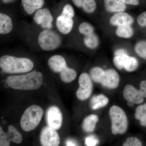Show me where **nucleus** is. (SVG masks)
<instances>
[{
	"mask_svg": "<svg viewBox=\"0 0 146 146\" xmlns=\"http://www.w3.org/2000/svg\"><path fill=\"white\" fill-rule=\"evenodd\" d=\"M6 81L9 87L16 90H36L43 84V75L34 70L24 74L9 76Z\"/></svg>",
	"mask_w": 146,
	"mask_h": 146,
	"instance_id": "1",
	"label": "nucleus"
},
{
	"mask_svg": "<svg viewBox=\"0 0 146 146\" xmlns=\"http://www.w3.org/2000/svg\"><path fill=\"white\" fill-rule=\"evenodd\" d=\"M34 67L31 60L27 58L16 57L3 55L0 58V67L7 74H21L29 72Z\"/></svg>",
	"mask_w": 146,
	"mask_h": 146,
	"instance_id": "2",
	"label": "nucleus"
},
{
	"mask_svg": "<svg viewBox=\"0 0 146 146\" xmlns=\"http://www.w3.org/2000/svg\"><path fill=\"white\" fill-rule=\"evenodd\" d=\"M44 111L39 106L32 105L28 108L21 117V126L25 131H30L37 127L43 117Z\"/></svg>",
	"mask_w": 146,
	"mask_h": 146,
	"instance_id": "3",
	"label": "nucleus"
},
{
	"mask_svg": "<svg viewBox=\"0 0 146 146\" xmlns=\"http://www.w3.org/2000/svg\"><path fill=\"white\" fill-rule=\"evenodd\" d=\"M109 116L111 120V130L114 135L123 134L128 128V120L125 112L121 108L113 106L110 109Z\"/></svg>",
	"mask_w": 146,
	"mask_h": 146,
	"instance_id": "4",
	"label": "nucleus"
},
{
	"mask_svg": "<svg viewBox=\"0 0 146 146\" xmlns=\"http://www.w3.org/2000/svg\"><path fill=\"white\" fill-rule=\"evenodd\" d=\"M39 47L43 50L50 51L58 48L61 43L60 36L50 29H45L41 32L38 36Z\"/></svg>",
	"mask_w": 146,
	"mask_h": 146,
	"instance_id": "5",
	"label": "nucleus"
},
{
	"mask_svg": "<svg viewBox=\"0 0 146 146\" xmlns=\"http://www.w3.org/2000/svg\"><path fill=\"white\" fill-rule=\"evenodd\" d=\"M79 87L76 93L78 98L80 100H85L90 97L92 92L93 84L90 76L83 73L79 78Z\"/></svg>",
	"mask_w": 146,
	"mask_h": 146,
	"instance_id": "6",
	"label": "nucleus"
},
{
	"mask_svg": "<svg viewBox=\"0 0 146 146\" xmlns=\"http://www.w3.org/2000/svg\"><path fill=\"white\" fill-rule=\"evenodd\" d=\"M23 139L22 135L13 126H9L7 133L3 131L1 127H0V146H9L11 142L20 144Z\"/></svg>",
	"mask_w": 146,
	"mask_h": 146,
	"instance_id": "7",
	"label": "nucleus"
},
{
	"mask_svg": "<svg viewBox=\"0 0 146 146\" xmlns=\"http://www.w3.org/2000/svg\"><path fill=\"white\" fill-rule=\"evenodd\" d=\"M55 129L48 126L43 128L40 136V141L43 146H57L60 144V138Z\"/></svg>",
	"mask_w": 146,
	"mask_h": 146,
	"instance_id": "8",
	"label": "nucleus"
},
{
	"mask_svg": "<svg viewBox=\"0 0 146 146\" xmlns=\"http://www.w3.org/2000/svg\"><path fill=\"white\" fill-rule=\"evenodd\" d=\"M33 19L37 25L43 29H50L53 27V17L48 9L41 8L36 11Z\"/></svg>",
	"mask_w": 146,
	"mask_h": 146,
	"instance_id": "9",
	"label": "nucleus"
},
{
	"mask_svg": "<svg viewBox=\"0 0 146 146\" xmlns=\"http://www.w3.org/2000/svg\"><path fill=\"white\" fill-rule=\"evenodd\" d=\"M46 119L48 126L50 127L55 130H58L61 127L63 117L60 109L56 106H51L48 109Z\"/></svg>",
	"mask_w": 146,
	"mask_h": 146,
	"instance_id": "10",
	"label": "nucleus"
},
{
	"mask_svg": "<svg viewBox=\"0 0 146 146\" xmlns=\"http://www.w3.org/2000/svg\"><path fill=\"white\" fill-rule=\"evenodd\" d=\"M124 98L127 102L133 104H140L144 101V97L141 95L139 90L132 85H126L123 92Z\"/></svg>",
	"mask_w": 146,
	"mask_h": 146,
	"instance_id": "11",
	"label": "nucleus"
},
{
	"mask_svg": "<svg viewBox=\"0 0 146 146\" xmlns=\"http://www.w3.org/2000/svg\"><path fill=\"white\" fill-rule=\"evenodd\" d=\"M56 25L58 31L63 35L69 34L72 31L74 25L72 18L60 14L56 19Z\"/></svg>",
	"mask_w": 146,
	"mask_h": 146,
	"instance_id": "12",
	"label": "nucleus"
},
{
	"mask_svg": "<svg viewBox=\"0 0 146 146\" xmlns=\"http://www.w3.org/2000/svg\"><path fill=\"white\" fill-rule=\"evenodd\" d=\"M119 82V76L117 72L113 69L105 71L104 79L102 82L103 86L110 89H115Z\"/></svg>",
	"mask_w": 146,
	"mask_h": 146,
	"instance_id": "13",
	"label": "nucleus"
},
{
	"mask_svg": "<svg viewBox=\"0 0 146 146\" xmlns=\"http://www.w3.org/2000/svg\"><path fill=\"white\" fill-rule=\"evenodd\" d=\"M48 65L50 70L56 73H60L67 66L64 58L59 55H55L50 57Z\"/></svg>",
	"mask_w": 146,
	"mask_h": 146,
	"instance_id": "14",
	"label": "nucleus"
},
{
	"mask_svg": "<svg viewBox=\"0 0 146 146\" xmlns=\"http://www.w3.org/2000/svg\"><path fill=\"white\" fill-rule=\"evenodd\" d=\"M133 22V18L129 14L125 12L116 13L111 17L110 23L111 25L118 27L123 25H131Z\"/></svg>",
	"mask_w": 146,
	"mask_h": 146,
	"instance_id": "15",
	"label": "nucleus"
},
{
	"mask_svg": "<svg viewBox=\"0 0 146 146\" xmlns=\"http://www.w3.org/2000/svg\"><path fill=\"white\" fill-rule=\"evenodd\" d=\"M22 4L25 11L30 15L42 8L44 0H22Z\"/></svg>",
	"mask_w": 146,
	"mask_h": 146,
	"instance_id": "16",
	"label": "nucleus"
},
{
	"mask_svg": "<svg viewBox=\"0 0 146 146\" xmlns=\"http://www.w3.org/2000/svg\"><path fill=\"white\" fill-rule=\"evenodd\" d=\"M13 28V23L10 17L5 13H0V34H9Z\"/></svg>",
	"mask_w": 146,
	"mask_h": 146,
	"instance_id": "17",
	"label": "nucleus"
},
{
	"mask_svg": "<svg viewBox=\"0 0 146 146\" xmlns=\"http://www.w3.org/2000/svg\"><path fill=\"white\" fill-rule=\"evenodd\" d=\"M106 9L108 12H123L125 10L126 6L119 0H104Z\"/></svg>",
	"mask_w": 146,
	"mask_h": 146,
	"instance_id": "18",
	"label": "nucleus"
},
{
	"mask_svg": "<svg viewBox=\"0 0 146 146\" xmlns=\"http://www.w3.org/2000/svg\"><path fill=\"white\" fill-rule=\"evenodd\" d=\"M73 3L78 8H82L85 12L92 13L96 9L95 0H72Z\"/></svg>",
	"mask_w": 146,
	"mask_h": 146,
	"instance_id": "19",
	"label": "nucleus"
},
{
	"mask_svg": "<svg viewBox=\"0 0 146 146\" xmlns=\"http://www.w3.org/2000/svg\"><path fill=\"white\" fill-rule=\"evenodd\" d=\"M113 62L118 69L121 70L124 68L129 56L127 53L123 49H119L116 51Z\"/></svg>",
	"mask_w": 146,
	"mask_h": 146,
	"instance_id": "20",
	"label": "nucleus"
},
{
	"mask_svg": "<svg viewBox=\"0 0 146 146\" xmlns=\"http://www.w3.org/2000/svg\"><path fill=\"white\" fill-rule=\"evenodd\" d=\"M98 121V117L96 115H89L84 120L82 128L86 132H92L95 129Z\"/></svg>",
	"mask_w": 146,
	"mask_h": 146,
	"instance_id": "21",
	"label": "nucleus"
},
{
	"mask_svg": "<svg viewBox=\"0 0 146 146\" xmlns=\"http://www.w3.org/2000/svg\"><path fill=\"white\" fill-rule=\"evenodd\" d=\"M109 102L107 97L103 95H99L95 96L91 99V106L93 110H97L104 107Z\"/></svg>",
	"mask_w": 146,
	"mask_h": 146,
	"instance_id": "22",
	"label": "nucleus"
},
{
	"mask_svg": "<svg viewBox=\"0 0 146 146\" xmlns=\"http://www.w3.org/2000/svg\"><path fill=\"white\" fill-rule=\"evenodd\" d=\"M60 78L63 82L70 83L74 80L77 76V74L74 69L66 67L60 73Z\"/></svg>",
	"mask_w": 146,
	"mask_h": 146,
	"instance_id": "23",
	"label": "nucleus"
},
{
	"mask_svg": "<svg viewBox=\"0 0 146 146\" xmlns=\"http://www.w3.org/2000/svg\"><path fill=\"white\" fill-rule=\"evenodd\" d=\"M105 75V71L99 67H94L90 70V77L96 83L101 84L104 79Z\"/></svg>",
	"mask_w": 146,
	"mask_h": 146,
	"instance_id": "24",
	"label": "nucleus"
},
{
	"mask_svg": "<svg viewBox=\"0 0 146 146\" xmlns=\"http://www.w3.org/2000/svg\"><path fill=\"white\" fill-rule=\"evenodd\" d=\"M135 117L137 120H140L141 125L146 126V103L136 108Z\"/></svg>",
	"mask_w": 146,
	"mask_h": 146,
	"instance_id": "25",
	"label": "nucleus"
},
{
	"mask_svg": "<svg viewBox=\"0 0 146 146\" xmlns=\"http://www.w3.org/2000/svg\"><path fill=\"white\" fill-rule=\"evenodd\" d=\"M118 36L123 38H130L133 34V31L130 25H123L118 27L116 31Z\"/></svg>",
	"mask_w": 146,
	"mask_h": 146,
	"instance_id": "26",
	"label": "nucleus"
},
{
	"mask_svg": "<svg viewBox=\"0 0 146 146\" xmlns=\"http://www.w3.org/2000/svg\"><path fill=\"white\" fill-rule=\"evenodd\" d=\"M84 42L87 48L90 49H94L96 48L98 45V38L96 34L93 33L85 36L84 39Z\"/></svg>",
	"mask_w": 146,
	"mask_h": 146,
	"instance_id": "27",
	"label": "nucleus"
},
{
	"mask_svg": "<svg viewBox=\"0 0 146 146\" xmlns=\"http://www.w3.org/2000/svg\"><path fill=\"white\" fill-rule=\"evenodd\" d=\"M138 65V60L135 58L129 56L124 68L128 72H132L137 69Z\"/></svg>",
	"mask_w": 146,
	"mask_h": 146,
	"instance_id": "28",
	"label": "nucleus"
},
{
	"mask_svg": "<svg viewBox=\"0 0 146 146\" xmlns=\"http://www.w3.org/2000/svg\"><path fill=\"white\" fill-rule=\"evenodd\" d=\"M135 50L140 57L146 60V41L138 42L135 46Z\"/></svg>",
	"mask_w": 146,
	"mask_h": 146,
	"instance_id": "29",
	"label": "nucleus"
},
{
	"mask_svg": "<svg viewBox=\"0 0 146 146\" xmlns=\"http://www.w3.org/2000/svg\"><path fill=\"white\" fill-rule=\"evenodd\" d=\"M79 31L82 34L87 36L94 33V28L90 24L85 22L80 24L79 27Z\"/></svg>",
	"mask_w": 146,
	"mask_h": 146,
	"instance_id": "30",
	"label": "nucleus"
},
{
	"mask_svg": "<svg viewBox=\"0 0 146 146\" xmlns=\"http://www.w3.org/2000/svg\"><path fill=\"white\" fill-rule=\"evenodd\" d=\"M123 146H141L142 143L141 141L136 137H129L126 139L123 144Z\"/></svg>",
	"mask_w": 146,
	"mask_h": 146,
	"instance_id": "31",
	"label": "nucleus"
},
{
	"mask_svg": "<svg viewBox=\"0 0 146 146\" xmlns=\"http://www.w3.org/2000/svg\"><path fill=\"white\" fill-rule=\"evenodd\" d=\"M61 15L70 18H73L74 16V11L72 7L70 4H67L63 7Z\"/></svg>",
	"mask_w": 146,
	"mask_h": 146,
	"instance_id": "32",
	"label": "nucleus"
},
{
	"mask_svg": "<svg viewBox=\"0 0 146 146\" xmlns=\"http://www.w3.org/2000/svg\"><path fill=\"white\" fill-rule=\"evenodd\" d=\"M98 142V140L95 136H88L85 139V143L86 146H96Z\"/></svg>",
	"mask_w": 146,
	"mask_h": 146,
	"instance_id": "33",
	"label": "nucleus"
},
{
	"mask_svg": "<svg viewBox=\"0 0 146 146\" xmlns=\"http://www.w3.org/2000/svg\"><path fill=\"white\" fill-rule=\"evenodd\" d=\"M137 21L141 27H146V11L143 12L138 16Z\"/></svg>",
	"mask_w": 146,
	"mask_h": 146,
	"instance_id": "34",
	"label": "nucleus"
},
{
	"mask_svg": "<svg viewBox=\"0 0 146 146\" xmlns=\"http://www.w3.org/2000/svg\"><path fill=\"white\" fill-rule=\"evenodd\" d=\"M139 91L144 98H146V80H143L141 82Z\"/></svg>",
	"mask_w": 146,
	"mask_h": 146,
	"instance_id": "35",
	"label": "nucleus"
},
{
	"mask_svg": "<svg viewBox=\"0 0 146 146\" xmlns=\"http://www.w3.org/2000/svg\"><path fill=\"white\" fill-rule=\"evenodd\" d=\"M124 4L137 5L139 4V0H119Z\"/></svg>",
	"mask_w": 146,
	"mask_h": 146,
	"instance_id": "36",
	"label": "nucleus"
},
{
	"mask_svg": "<svg viewBox=\"0 0 146 146\" xmlns=\"http://www.w3.org/2000/svg\"><path fill=\"white\" fill-rule=\"evenodd\" d=\"M66 145L68 146L77 145H76V143H74V141H71V140H69V141H66Z\"/></svg>",
	"mask_w": 146,
	"mask_h": 146,
	"instance_id": "37",
	"label": "nucleus"
},
{
	"mask_svg": "<svg viewBox=\"0 0 146 146\" xmlns=\"http://www.w3.org/2000/svg\"><path fill=\"white\" fill-rule=\"evenodd\" d=\"M3 3H8L12 2L13 0H2Z\"/></svg>",
	"mask_w": 146,
	"mask_h": 146,
	"instance_id": "38",
	"label": "nucleus"
},
{
	"mask_svg": "<svg viewBox=\"0 0 146 146\" xmlns=\"http://www.w3.org/2000/svg\"><path fill=\"white\" fill-rule=\"evenodd\" d=\"M133 104H133V103H132L128 102L127 105L129 106H130V107H131V106H133Z\"/></svg>",
	"mask_w": 146,
	"mask_h": 146,
	"instance_id": "39",
	"label": "nucleus"
}]
</instances>
